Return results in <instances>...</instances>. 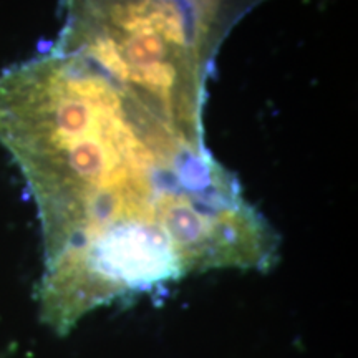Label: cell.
Wrapping results in <instances>:
<instances>
[{
	"mask_svg": "<svg viewBox=\"0 0 358 358\" xmlns=\"http://www.w3.org/2000/svg\"><path fill=\"white\" fill-rule=\"evenodd\" d=\"M0 143L42 219L45 299L174 259L256 266L272 245L204 138L50 52L0 75Z\"/></svg>",
	"mask_w": 358,
	"mask_h": 358,
	"instance_id": "obj_1",
	"label": "cell"
},
{
	"mask_svg": "<svg viewBox=\"0 0 358 358\" xmlns=\"http://www.w3.org/2000/svg\"><path fill=\"white\" fill-rule=\"evenodd\" d=\"M178 25L221 47L232 27L264 0H100Z\"/></svg>",
	"mask_w": 358,
	"mask_h": 358,
	"instance_id": "obj_2",
	"label": "cell"
}]
</instances>
